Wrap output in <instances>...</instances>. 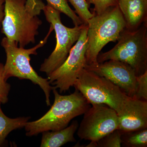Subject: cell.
<instances>
[{"label":"cell","instance_id":"ba28073f","mask_svg":"<svg viewBox=\"0 0 147 147\" xmlns=\"http://www.w3.org/2000/svg\"><path fill=\"white\" fill-rule=\"evenodd\" d=\"M88 25L85 24L79 39L71 48L66 59L62 64L47 76L50 84L61 93L73 86L86 63Z\"/></svg>","mask_w":147,"mask_h":147},{"label":"cell","instance_id":"30bf717a","mask_svg":"<svg viewBox=\"0 0 147 147\" xmlns=\"http://www.w3.org/2000/svg\"><path fill=\"white\" fill-rule=\"evenodd\" d=\"M85 69L105 77L134 98L137 89V75L132 67L121 61L110 60L97 65H87Z\"/></svg>","mask_w":147,"mask_h":147},{"label":"cell","instance_id":"277c9868","mask_svg":"<svg viewBox=\"0 0 147 147\" xmlns=\"http://www.w3.org/2000/svg\"><path fill=\"white\" fill-rule=\"evenodd\" d=\"M87 25L86 63L97 65L98 56L101 50L109 42L117 41L126 29V23L117 5L101 14L94 13Z\"/></svg>","mask_w":147,"mask_h":147},{"label":"cell","instance_id":"9c48e42d","mask_svg":"<svg viewBox=\"0 0 147 147\" xmlns=\"http://www.w3.org/2000/svg\"><path fill=\"white\" fill-rule=\"evenodd\" d=\"M77 135L82 140L96 142L119 127L117 113L104 104L92 105L84 113Z\"/></svg>","mask_w":147,"mask_h":147},{"label":"cell","instance_id":"5b68a950","mask_svg":"<svg viewBox=\"0 0 147 147\" xmlns=\"http://www.w3.org/2000/svg\"><path fill=\"white\" fill-rule=\"evenodd\" d=\"M147 23L138 29H125L122 32L118 43L112 49L99 54L98 63L113 60L128 64L137 76L147 71Z\"/></svg>","mask_w":147,"mask_h":147},{"label":"cell","instance_id":"ffe728a7","mask_svg":"<svg viewBox=\"0 0 147 147\" xmlns=\"http://www.w3.org/2000/svg\"><path fill=\"white\" fill-rule=\"evenodd\" d=\"M137 89L134 98L147 101V71L137 76Z\"/></svg>","mask_w":147,"mask_h":147},{"label":"cell","instance_id":"44dd1931","mask_svg":"<svg viewBox=\"0 0 147 147\" xmlns=\"http://www.w3.org/2000/svg\"><path fill=\"white\" fill-rule=\"evenodd\" d=\"M4 64L0 63V103L5 104L8 101L11 86L5 79L3 75Z\"/></svg>","mask_w":147,"mask_h":147},{"label":"cell","instance_id":"8fae6325","mask_svg":"<svg viewBox=\"0 0 147 147\" xmlns=\"http://www.w3.org/2000/svg\"><path fill=\"white\" fill-rule=\"evenodd\" d=\"M118 115V129L121 131L147 128V101L129 97Z\"/></svg>","mask_w":147,"mask_h":147},{"label":"cell","instance_id":"3957f363","mask_svg":"<svg viewBox=\"0 0 147 147\" xmlns=\"http://www.w3.org/2000/svg\"><path fill=\"white\" fill-rule=\"evenodd\" d=\"M53 30V27L50 25V30L44 39L36 46L29 49L19 47L16 42L9 41L5 37L3 38L1 43L6 55L3 70L4 77L6 81L10 77H16L21 80H30L34 84L38 85L45 93L47 106L51 105L50 93L54 87L51 86L47 78H42L38 74L32 67L30 61L31 55H37V51L46 44Z\"/></svg>","mask_w":147,"mask_h":147},{"label":"cell","instance_id":"8992f818","mask_svg":"<svg viewBox=\"0 0 147 147\" xmlns=\"http://www.w3.org/2000/svg\"><path fill=\"white\" fill-rule=\"evenodd\" d=\"M90 104H104L118 114L129 96L105 77L84 69L73 86Z\"/></svg>","mask_w":147,"mask_h":147},{"label":"cell","instance_id":"d6986e66","mask_svg":"<svg viewBox=\"0 0 147 147\" xmlns=\"http://www.w3.org/2000/svg\"><path fill=\"white\" fill-rule=\"evenodd\" d=\"M86 1L89 5H94L93 13L95 14H101L118 5V0H86Z\"/></svg>","mask_w":147,"mask_h":147},{"label":"cell","instance_id":"6da1fadb","mask_svg":"<svg viewBox=\"0 0 147 147\" xmlns=\"http://www.w3.org/2000/svg\"><path fill=\"white\" fill-rule=\"evenodd\" d=\"M45 6L41 0H5L1 32L20 47L35 43L42 24L38 16Z\"/></svg>","mask_w":147,"mask_h":147},{"label":"cell","instance_id":"5bb4252c","mask_svg":"<svg viewBox=\"0 0 147 147\" xmlns=\"http://www.w3.org/2000/svg\"><path fill=\"white\" fill-rule=\"evenodd\" d=\"M0 103V147L6 143V139L11 131L25 127L30 117L10 118L5 115Z\"/></svg>","mask_w":147,"mask_h":147},{"label":"cell","instance_id":"52a82bcc","mask_svg":"<svg viewBox=\"0 0 147 147\" xmlns=\"http://www.w3.org/2000/svg\"><path fill=\"white\" fill-rule=\"evenodd\" d=\"M42 11L46 21L53 27L56 35V45L53 52L44 60L40 71L47 76L64 62L73 45L79 39L85 24L68 28L62 24L61 12L50 6L45 5Z\"/></svg>","mask_w":147,"mask_h":147},{"label":"cell","instance_id":"4fadbf2b","mask_svg":"<svg viewBox=\"0 0 147 147\" xmlns=\"http://www.w3.org/2000/svg\"><path fill=\"white\" fill-rule=\"evenodd\" d=\"M78 121H74L69 126L56 130L42 132L41 147H59L68 142H75L74 134L78 129Z\"/></svg>","mask_w":147,"mask_h":147},{"label":"cell","instance_id":"9a60e30c","mask_svg":"<svg viewBox=\"0 0 147 147\" xmlns=\"http://www.w3.org/2000/svg\"><path fill=\"white\" fill-rule=\"evenodd\" d=\"M121 146L125 147H147V128L135 131H122Z\"/></svg>","mask_w":147,"mask_h":147},{"label":"cell","instance_id":"7402d4cb","mask_svg":"<svg viewBox=\"0 0 147 147\" xmlns=\"http://www.w3.org/2000/svg\"><path fill=\"white\" fill-rule=\"evenodd\" d=\"M4 3L5 0H0V30L4 16Z\"/></svg>","mask_w":147,"mask_h":147},{"label":"cell","instance_id":"7a4b0ae2","mask_svg":"<svg viewBox=\"0 0 147 147\" xmlns=\"http://www.w3.org/2000/svg\"><path fill=\"white\" fill-rule=\"evenodd\" d=\"M52 91L55 96L53 105L40 118L27 122L24 127L27 136L32 137L43 131L65 128L71 120L83 115L90 107V103L77 90L68 95L59 94L55 87Z\"/></svg>","mask_w":147,"mask_h":147},{"label":"cell","instance_id":"e0dca14e","mask_svg":"<svg viewBox=\"0 0 147 147\" xmlns=\"http://www.w3.org/2000/svg\"><path fill=\"white\" fill-rule=\"evenodd\" d=\"M122 131L116 129L96 142H91L86 147H120L121 146Z\"/></svg>","mask_w":147,"mask_h":147},{"label":"cell","instance_id":"ac0fdd59","mask_svg":"<svg viewBox=\"0 0 147 147\" xmlns=\"http://www.w3.org/2000/svg\"><path fill=\"white\" fill-rule=\"evenodd\" d=\"M75 9V12L84 24H87L88 21L92 17L94 13L89 9L90 5L86 0H69Z\"/></svg>","mask_w":147,"mask_h":147},{"label":"cell","instance_id":"7c38bea8","mask_svg":"<svg viewBox=\"0 0 147 147\" xmlns=\"http://www.w3.org/2000/svg\"><path fill=\"white\" fill-rule=\"evenodd\" d=\"M126 29L135 30L147 23V0H118Z\"/></svg>","mask_w":147,"mask_h":147},{"label":"cell","instance_id":"2e32d148","mask_svg":"<svg viewBox=\"0 0 147 147\" xmlns=\"http://www.w3.org/2000/svg\"><path fill=\"white\" fill-rule=\"evenodd\" d=\"M47 5L63 13L69 17L74 26H78L84 24L75 11L69 5L67 0H46Z\"/></svg>","mask_w":147,"mask_h":147}]
</instances>
